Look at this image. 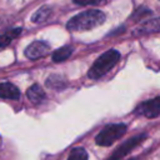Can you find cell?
Returning <instances> with one entry per match:
<instances>
[{"instance_id":"11","label":"cell","mask_w":160,"mask_h":160,"mask_svg":"<svg viewBox=\"0 0 160 160\" xmlns=\"http://www.w3.org/2000/svg\"><path fill=\"white\" fill-rule=\"evenodd\" d=\"M72 48L71 46H62L58 50H55L52 52V60L55 62H60V61H65L68 58H70V55L72 54Z\"/></svg>"},{"instance_id":"9","label":"cell","mask_w":160,"mask_h":160,"mask_svg":"<svg viewBox=\"0 0 160 160\" xmlns=\"http://www.w3.org/2000/svg\"><path fill=\"white\" fill-rule=\"evenodd\" d=\"M26 95H28V98H29L34 104H39V102H41V101L45 99V92H44V90L40 88V85H38V84L31 85V86L28 89Z\"/></svg>"},{"instance_id":"7","label":"cell","mask_w":160,"mask_h":160,"mask_svg":"<svg viewBox=\"0 0 160 160\" xmlns=\"http://www.w3.org/2000/svg\"><path fill=\"white\" fill-rule=\"evenodd\" d=\"M152 32H160V18L150 19L141 25H139L134 30V35H145V34H152Z\"/></svg>"},{"instance_id":"14","label":"cell","mask_w":160,"mask_h":160,"mask_svg":"<svg viewBox=\"0 0 160 160\" xmlns=\"http://www.w3.org/2000/svg\"><path fill=\"white\" fill-rule=\"evenodd\" d=\"M149 14H151V10L146 9L145 6H140V8H138V9L134 11V14H132L131 19L139 20L140 18H142V16H145V15H149Z\"/></svg>"},{"instance_id":"3","label":"cell","mask_w":160,"mask_h":160,"mask_svg":"<svg viewBox=\"0 0 160 160\" xmlns=\"http://www.w3.org/2000/svg\"><path fill=\"white\" fill-rule=\"evenodd\" d=\"M126 132L125 124H110L105 126L95 138V141L100 146H110L112 142L119 140Z\"/></svg>"},{"instance_id":"2","label":"cell","mask_w":160,"mask_h":160,"mask_svg":"<svg viewBox=\"0 0 160 160\" xmlns=\"http://www.w3.org/2000/svg\"><path fill=\"white\" fill-rule=\"evenodd\" d=\"M120 60V52L115 49H110L108 51H105L102 55H100L95 62L92 64V66L90 68L88 76L92 80H96L101 76H104L106 72H109L115 65L116 62Z\"/></svg>"},{"instance_id":"1","label":"cell","mask_w":160,"mask_h":160,"mask_svg":"<svg viewBox=\"0 0 160 160\" xmlns=\"http://www.w3.org/2000/svg\"><path fill=\"white\" fill-rule=\"evenodd\" d=\"M105 19L106 16L102 11L96 9H90L72 16L68 21L66 28L70 31H85L101 25L105 21Z\"/></svg>"},{"instance_id":"15","label":"cell","mask_w":160,"mask_h":160,"mask_svg":"<svg viewBox=\"0 0 160 160\" xmlns=\"http://www.w3.org/2000/svg\"><path fill=\"white\" fill-rule=\"evenodd\" d=\"M75 4L78 5H81V6H85V5H98L100 2H102L104 0H72Z\"/></svg>"},{"instance_id":"10","label":"cell","mask_w":160,"mask_h":160,"mask_svg":"<svg viewBox=\"0 0 160 160\" xmlns=\"http://www.w3.org/2000/svg\"><path fill=\"white\" fill-rule=\"evenodd\" d=\"M20 34H21V28H15V29H11V30L6 31L5 34L0 35V48H5L6 45H9Z\"/></svg>"},{"instance_id":"6","label":"cell","mask_w":160,"mask_h":160,"mask_svg":"<svg viewBox=\"0 0 160 160\" xmlns=\"http://www.w3.org/2000/svg\"><path fill=\"white\" fill-rule=\"evenodd\" d=\"M50 51V45L46 41H34L25 49V56L30 60H36L39 58H42L48 55Z\"/></svg>"},{"instance_id":"8","label":"cell","mask_w":160,"mask_h":160,"mask_svg":"<svg viewBox=\"0 0 160 160\" xmlns=\"http://www.w3.org/2000/svg\"><path fill=\"white\" fill-rule=\"evenodd\" d=\"M0 98L16 100L20 98V91L11 82H0Z\"/></svg>"},{"instance_id":"5","label":"cell","mask_w":160,"mask_h":160,"mask_svg":"<svg viewBox=\"0 0 160 160\" xmlns=\"http://www.w3.org/2000/svg\"><path fill=\"white\" fill-rule=\"evenodd\" d=\"M135 112L138 115H142V116L149 118V119L160 116V96L141 102L135 109Z\"/></svg>"},{"instance_id":"13","label":"cell","mask_w":160,"mask_h":160,"mask_svg":"<svg viewBox=\"0 0 160 160\" xmlns=\"http://www.w3.org/2000/svg\"><path fill=\"white\" fill-rule=\"evenodd\" d=\"M68 160H88V152L84 148H74L70 151Z\"/></svg>"},{"instance_id":"12","label":"cell","mask_w":160,"mask_h":160,"mask_svg":"<svg viewBox=\"0 0 160 160\" xmlns=\"http://www.w3.org/2000/svg\"><path fill=\"white\" fill-rule=\"evenodd\" d=\"M51 11H52L51 8L48 6V5H45V6L40 8L38 11L34 12V15H32V18H31V21H32V22H44V21L51 15Z\"/></svg>"},{"instance_id":"4","label":"cell","mask_w":160,"mask_h":160,"mask_svg":"<svg viewBox=\"0 0 160 160\" xmlns=\"http://www.w3.org/2000/svg\"><path fill=\"white\" fill-rule=\"evenodd\" d=\"M146 139V134H140V135H136L129 140H126L125 142H122L111 155L108 160H121L125 155H128L131 150H134L138 145H140L144 140Z\"/></svg>"}]
</instances>
